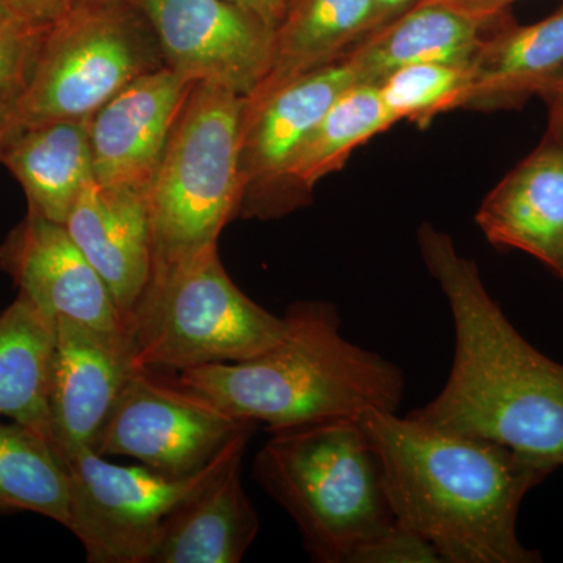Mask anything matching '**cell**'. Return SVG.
I'll use <instances>...</instances> for the list:
<instances>
[{
	"label": "cell",
	"mask_w": 563,
	"mask_h": 563,
	"mask_svg": "<svg viewBox=\"0 0 563 563\" xmlns=\"http://www.w3.org/2000/svg\"><path fill=\"white\" fill-rule=\"evenodd\" d=\"M417 239L422 262L453 313L455 350L442 391L410 417L561 468L562 363L517 331L485 288L476 263L446 232L424 222Z\"/></svg>",
	"instance_id": "1"
},
{
	"label": "cell",
	"mask_w": 563,
	"mask_h": 563,
	"mask_svg": "<svg viewBox=\"0 0 563 563\" xmlns=\"http://www.w3.org/2000/svg\"><path fill=\"white\" fill-rule=\"evenodd\" d=\"M122 3L74 7L52 22L31 80L14 102V131L88 121L131 81L165 66L147 22Z\"/></svg>",
	"instance_id": "7"
},
{
	"label": "cell",
	"mask_w": 563,
	"mask_h": 563,
	"mask_svg": "<svg viewBox=\"0 0 563 563\" xmlns=\"http://www.w3.org/2000/svg\"><path fill=\"white\" fill-rule=\"evenodd\" d=\"M195 81L168 66L143 74L88 120L92 177L146 195Z\"/></svg>",
	"instance_id": "13"
},
{
	"label": "cell",
	"mask_w": 563,
	"mask_h": 563,
	"mask_svg": "<svg viewBox=\"0 0 563 563\" xmlns=\"http://www.w3.org/2000/svg\"><path fill=\"white\" fill-rule=\"evenodd\" d=\"M287 333L250 361L179 373L177 385L269 432L328 418L398 412L406 377L395 362L350 342L332 303H291Z\"/></svg>",
	"instance_id": "3"
},
{
	"label": "cell",
	"mask_w": 563,
	"mask_h": 563,
	"mask_svg": "<svg viewBox=\"0 0 563 563\" xmlns=\"http://www.w3.org/2000/svg\"><path fill=\"white\" fill-rule=\"evenodd\" d=\"M120 2V0H73L70 9L77 7V9H85V7H102L110 5V3Z\"/></svg>",
	"instance_id": "34"
},
{
	"label": "cell",
	"mask_w": 563,
	"mask_h": 563,
	"mask_svg": "<svg viewBox=\"0 0 563 563\" xmlns=\"http://www.w3.org/2000/svg\"><path fill=\"white\" fill-rule=\"evenodd\" d=\"M0 162L20 181L29 213L65 224L84 185L92 177L88 121H52L14 131Z\"/></svg>",
	"instance_id": "20"
},
{
	"label": "cell",
	"mask_w": 563,
	"mask_h": 563,
	"mask_svg": "<svg viewBox=\"0 0 563 563\" xmlns=\"http://www.w3.org/2000/svg\"><path fill=\"white\" fill-rule=\"evenodd\" d=\"M355 84L358 81L351 66L340 58L246 99L239 217H279L280 188L288 166L336 99Z\"/></svg>",
	"instance_id": "11"
},
{
	"label": "cell",
	"mask_w": 563,
	"mask_h": 563,
	"mask_svg": "<svg viewBox=\"0 0 563 563\" xmlns=\"http://www.w3.org/2000/svg\"><path fill=\"white\" fill-rule=\"evenodd\" d=\"M136 372L128 331H102L66 317L55 320L47 402L57 453L92 448L111 407Z\"/></svg>",
	"instance_id": "12"
},
{
	"label": "cell",
	"mask_w": 563,
	"mask_h": 563,
	"mask_svg": "<svg viewBox=\"0 0 563 563\" xmlns=\"http://www.w3.org/2000/svg\"><path fill=\"white\" fill-rule=\"evenodd\" d=\"M463 109H509L563 79V7L523 27L499 29L474 58Z\"/></svg>",
	"instance_id": "19"
},
{
	"label": "cell",
	"mask_w": 563,
	"mask_h": 563,
	"mask_svg": "<svg viewBox=\"0 0 563 563\" xmlns=\"http://www.w3.org/2000/svg\"><path fill=\"white\" fill-rule=\"evenodd\" d=\"M439 554L428 540L396 523L363 551L358 563H437Z\"/></svg>",
	"instance_id": "27"
},
{
	"label": "cell",
	"mask_w": 563,
	"mask_h": 563,
	"mask_svg": "<svg viewBox=\"0 0 563 563\" xmlns=\"http://www.w3.org/2000/svg\"><path fill=\"white\" fill-rule=\"evenodd\" d=\"M474 220L493 246L525 252L563 279V141L543 136L485 196Z\"/></svg>",
	"instance_id": "16"
},
{
	"label": "cell",
	"mask_w": 563,
	"mask_h": 563,
	"mask_svg": "<svg viewBox=\"0 0 563 563\" xmlns=\"http://www.w3.org/2000/svg\"><path fill=\"white\" fill-rule=\"evenodd\" d=\"M395 124L377 85L355 84L344 91L288 166L280 188L279 217L301 207L318 181L339 172L352 152Z\"/></svg>",
	"instance_id": "23"
},
{
	"label": "cell",
	"mask_w": 563,
	"mask_h": 563,
	"mask_svg": "<svg viewBox=\"0 0 563 563\" xmlns=\"http://www.w3.org/2000/svg\"><path fill=\"white\" fill-rule=\"evenodd\" d=\"M561 81H563V79ZM558 84H559V81H558ZM551 88H553V87H551Z\"/></svg>",
	"instance_id": "35"
},
{
	"label": "cell",
	"mask_w": 563,
	"mask_h": 563,
	"mask_svg": "<svg viewBox=\"0 0 563 563\" xmlns=\"http://www.w3.org/2000/svg\"><path fill=\"white\" fill-rule=\"evenodd\" d=\"M47 29L0 0V98L18 99L25 90Z\"/></svg>",
	"instance_id": "26"
},
{
	"label": "cell",
	"mask_w": 563,
	"mask_h": 563,
	"mask_svg": "<svg viewBox=\"0 0 563 563\" xmlns=\"http://www.w3.org/2000/svg\"><path fill=\"white\" fill-rule=\"evenodd\" d=\"M435 2L451 3V5L462 7V9L479 11V13L490 14V16H499L503 13L504 7L509 5L514 0H435Z\"/></svg>",
	"instance_id": "31"
},
{
	"label": "cell",
	"mask_w": 563,
	"mask_h": 563,
	"mask_svg": "<svg viewBox=\"0 0 563 563\" xmlns=\"http://www.w3.org/2000/svg\"><path fill=\"white\" fill-rule=\"evenodd\" d=\"M244 103L217 85L191 88L146 192L154 266L218 246L239 218Z\"/></svg>",
	"instance_id": "6"
},
{
	"label": "cell",
	"mask_w": 563,
	"mask_h": 563,
	"mask_svg": "<svg viewBox=\"0 0 563 563\" xmlns=\"http://www.w3.org/2000/svg\"><path fill=\"white\" fill-rule=\"evenodd\" d=\"M255 429L190 476L117 465L92 448L57 453L69 477L68 528L90 563H150L163 523L222 466L246 451ZM57 451V450H55Z\"/></svg>",
	"instance_id": "8"
},
{
	"label": "cell",
	"mask_w": 563,
	"mask_h": 563,
	"mask_svg": "<svg viewBox=\"0 0 563 563\" xmlns=\"http://www.w3.org/2000/svg\"><path fill=\"white\" fill-rule=\"evenodd\" d=\"M14 102L16 99L0 98V150L14 132Z\"/></svg>",
	"instance_id": "33"
},
{
	"label": "cell",
	"mask_w": 563,
	"mask_h": 563,
	"mask_svg": "<svg viewBox=\"0 0 563 563\" xmlns=\"http://www.w3.org/2000/svg\"><path fill=\"white\" fill-rule=\"evenodd\" d=\"M254 428L257 422L236 420L180 385L140 369L122 388L92 450L103 457L135 459L169 476H190Z\"/></svg>",
	"instance_id": "9"
},
{
	"label": "cell",
	"mask_w": 563,
	"mask_h": 563,
	"mask_svg": "<svg viewBox=\"0 0 563 563\" xmlns=\"http://www.w3.org/2000/svg\"><path fill=\"white\" fill-rule=\"evenodd\" d=\"M16 510L66 526L69 477L47 437L0 418V512Z\"/></svg>",
	"instance_id": "24"
},
{
	"label": "cell",
	"mask_w": 563,
	"mask_h": 563,
	"mask_svg": "<svg viewBox=\"0 0 563 563\" xmlns=\"http://www.w3.org/2000/svg\"><path fill=\"white\" fill-rule=\"evenodd\" d=\"M65 228L106 282L125 324L154 268L146 195L91 177L77 196Z\"/></svg>",
	"instance_id": "15"
},
{
	"label": "cell",
	"mask_w": 563,
	"mask_h": 563,
	"mask_svg": "<svg viewBox=\"0 0 563 563\" xmlns=\"http://www.w3.org/2000/svg\"><path fill=\"white\" fill-rule=\"evenodd\" d=\"M0 266L51 320L73 318L102 331H125L124 318L65 224L29 213L0 247Z\"/></svg>",
	"instance_id": "14"
},
{
	"label": "cell",
	"mask_w": 563,
	"mask_h": 563,
	"mask_svg": "<svg viewBox=\"0 0 563 563\" xmlns=\"http://www.w3.org/2000/svg\"><path fill=\"white\" fill-rule=\"evenodd\" d=\"M498 16L422 0L352 47L344 60L358 84L377 85L393 70L418 63L472 66Z\"/></svg>",
	"instance_id": "17"
},
{
	"label": "cell",
	"mask_w": 563,
	"mask_h": 563,
	"mask_svg": "<svg viewBox=\"0 0 563 563\" xmlns=\"http://www.w3.org/2000/svg\"><path fill=\"white\" fill-rule=\"evenodd\" d=\"M470 77V66L418 63L393 70L377 88L395 122L426 128L439 114L463 109Z\"/></svg>",
	"instance_id": "25"
},
{
	"label": "cell",
	"mask_w": 563,
	"mask_h": 563,
	"mask_svg": "<svg viewBox=\"0 0 563 563\" xmlns=\"http://www.w3.org/2000/svg\"><path fill=\"white\" fill-rule=\"evenodd\" d=\"M362 422L383 463L396 523L428 540L440 561L542 562L518 537V514L554 468L410 415L369 410Z\"/></svg>",
	"instance_id": "2"
},
{
	"label": "cell",
	"mask_w": 563,
	"mask_h": 563,
	"mask_svg": "<svg viewBox=\"0 0 563 563\" xmlns=\"http://www.w3.org/2000/svg\"><path fill=\"white\" fill-rule=\"evenodd\" d=\"M125 331L139 369L181 373L250 361L284 339L287 320L244 295L211 246L154 266Z\"/></svg>",
	"instance_id": "5"
},
{
	"label": "cell",
	"mask_w": 563,
	"mask_h": 563,
	"mask_svg": "<svg viewBox=\"0 0 563 563\" xmlns=\"http://www.w3.org/2000/svg\"><path fill=\"white\" fill-rule=\"evenodd\" d=\"M418 2L420 0H376L377 10H379V27Z\"/></svg>",
	"instance_id": "32"
},
{
	"label": "cell",
	"mask_w": 563,
	"mask_h": 563,
	"mask_svg": "<svg viewBox=\"0 0 563 563\" xmlns=\"http://www.w3.org/2000/svg\"><path fill=\"white\" fill-rule=\"evenodd\" d=\"M228 2L265 22L276 32L295 0H228Z\"/></svg>",
	"instance_id": "29"
},
{
	"label": "cell",
	"mask_w": 563,
	"mask_h": 563,
	"mask_svg": "<svg viewBox=\"0 0 563 563\" xmlns=\"http://www.w3.org/2000/svg\"><path fill=\"white\" fill-rule=\"evenodd\" d=\"M540 98H543L548 106V131L544 136L563 141V81L555 84Z\"/></svg>",
	"instance_id": "30"
},
{
	"label": "cell",
	"mask_w": 563,
	"mask_h": 563,
	"mask_svg": "<svg viewBox=\"0 0 563 563\" xmlns=\"http://www.w3.org/2000/svg\"><path fill=\"white\" fill-rule=\"evenodd\" d=\"M243 455L166 518L150 563L242 562L261 531V517L243 487Z\"/></svg>",
	"instance_id": "18"
},
{
	"label": "cell",
	"mask_w": 563,
	"mask_h": 563,
	"mask_svg": "<svg viewBox=\"0 0 563 563\" xmlns=\"http://www.w3.org/2000/svg\"><path fill=\"white\" fill-rule=\"evenodd\" d=\"M254 476L290 515L314 562L358 563L396 526L383 463L362 417L269 432Z\"/></svg>",
	"instance_id": "4"
},
{
	"label": "cell",
	"mask_w": 563,
	"mask_h": 563,
	"mask_svg": "<svg viewBox=\"0 0 563 563\" xmlns=\"http://www.w3.org/2000/svg\"><path fill=\"white\" fill-rule=\"evenodd\" d=\"M11 5L40 25H51L70 9L73 0H10Z\"/></svg>",
	"instance_id": "28"
},
{
	"label": "cell",
	"mask_w": 563,
	"mask_h": 563,
	"mask_svg": "<svg viewBox=\"0 0 563 563\" xmlns=\"http://www.w3.org/2000/svg\"><path fill=\"white\" fill-rule=\"evenodd\" d=\"M55 320L20 295L0 314V418L52 442L49 377Z\"/></svg>",
	"instance_id": "22"
},
{
	"label": "cell",
	"mask_w": 563,
	"mask_h": 563,
	"mask_svg": "<svg viewBox=\"0 0 563 563\" xmlns=\"http://www.w3.org/2000/svg\"><path fill=\"white\" fill-rule=\"evenodd\" d=\"M150 25L163 63L188 80L247 99L273 65L272 27L228 0H128Z\"/></svg>",
	"instance_id": "10"
},
{
	"label": "cell",
	"mask_w": 563,
	"mask_h": 563,
	"mask_svg": "<svg viewBox=\"0 0 563 563\" xmlns=\"http://www.w3.org/2000/svg\"><path fill=\"white\" fill-rule=\"evenodd\" d=\"M377 27L376 0H295L277 27L272 69L252 96L340 60Z\"/></svg>",
	"instance_id": "21"
}]
</instances>
